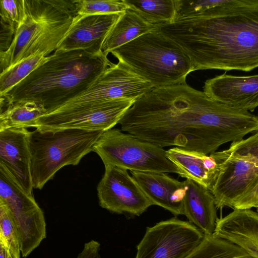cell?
<instances>
[{
	"mask_svg": "<svg viewBox=\"0 0 258 258\" xmlns=\"http://www.w3.org/2000/svg\"><path fill=\"white\" fill-rule=\"evenodd\" d=\"M257 206L258 179L235 204L233 209H251Z\"/></svg>",
	"mask_w": 258,
	"mask_h": 258,
	"instance_id": "f1b7e54d",
	"label": "cell"
},
{
	"mask_svg": "<svg viewBox=\"0 0 258 258\" xmlns=\"http://www.w3.org/2000/svg\"><path fill=\"white\" fill-rule=\"evenodd\" d=\"M167 158L179 170L178 175L212 189L219 171L213 153L209 155L173 147L166 151Z\"/></svg>",
	"mask_w": 258,
	"mask_h": 258,
	"instance_id": "ffe728a7",
	"label": "cell"
},
{
	"mask_svg": "<svg viewBox=\"0 0 258 258\" xmlns=\"http://www.w3.org/2000/svg\"><path fill=\"white\" fill-rule=\"evenodd\" d=\"M111 63L103 52L93 54L77 49L55 51L4 97L9 105L31 101L47 111L85 91Z\"/></svg>",
	"mask_w": 258,
	"mask_h": 258,
	"instance_id": "3957f363",
	"label": "cell"
},
{
	"mask_svg": "<svg viewBox=\"0 0 258 258\" xmlns=\"http://www.w3.org/2000/svg\"><path fill=\"white\" fill-rule=\"evenodd\" d=\"M0 241L12 254L20 258V246L15 222L7 206L0 201Z\"/></svg>",
	"mask_w": 258,
	"mask_h": 258,
	"instance_id": "484cf974",
	"label": "cell"
},
{
	"mask_svg": "<svg viewBox=\"0 0 258 258\" xmlns=\"http://www.w3.org/2000/svg\"><path fill=\"white\" fill-rule=\"evenodd\" d=\"M36 53L9 67L0 75V96L5 95L20 83L47 58Z\"/></svg>",
	"mask_w": 258,
	"mask_h": 258,
	"instance_id": "d4e9b609",
	"label": "cell"
},
{
	"mask_svg": "<svg viewBox=\"0 0 258 258\" xmlns=\"http://www.w3.org/2000/svg\"><path fill=\"white\" fill-rule=\"evenodd\" d=\"M203 90L212 99L236 109L252 112L258 107V75L223 74L207 80Z\"/></svg>",
	"mask_w": 258,
	"mask_h": 258,
	"instance_id": "9a60e30c",
	"label": "cell"
},
{
	"mask_svg": "<svg viewBox=\"0 0 258 258\" xmlns=\"http://www.w3.org/2000/svg\"><path fill=\"white\" fill-rule=\"evenodd\" d=\"M131 173L152 205L160 206L175 216L183 215L184 181L163 172L131 171Z\"/></svg>",
	"mask_w": 258,
	"mask_h": 258,
	"instance_id": "e0dca14e",
	"label": "cell"
},
{
	"mask_svg": "<svg viewBox=\"0 0 258 258\" xmlns=\"http://www.w3.org/2000/svg\"><path fill=\"white\" fill-rule=\"evenodd\" d=\"M184 258H252L238 246L214 235H205L201 243Z\"/></svg>",
	"mask_w": 258,
	"mask_h": 258,
	"instance_id": "cb8c5ba5",
	"label": "cell"
},
{
	"mask_svg": "<svg viewBox=\"0 0 258 258\" xmlns=\"http://www.w3.org/2000/svg\"><path fill=\"white\" fill-rule=\"evenodd\" d=\"M92 151L98 154L104 166L110 165L135 171L178 174L179 172L163 148L117 128L103 132Z\"/></svg>",
	"mask_w": 258,
	"mask_h": 258,
	"instance_id": "ba28073f",
	"label": "cell"
},
{
	"mask_svg": "<svg viewBox=\"0 0 258 258\" xmlns=\"http://www.w3.org/2000/svg\"><path fill=\"white\" fill-rule=\"evenodd\" d=\"M46 112L43 105L35 102H15L0 113V131L32 127L35 121Z\"/></svg>",
	"mask_w": 258,
	"mask_h": 258,
	"instance_id": "603a6c76",
	"label": "cell"
},
{
	"mask_svg": "<svg viewBox=\"0 0 258 258\" xmlns=\"http://www.w3.org/2000/svg\"><path fill=\"white\" fill-rule=\"evenodd\" d=\"M9 258H19L17 257L16 256L14 255V254H12L11 253L9 252Z\"/></svg>",
	"mask_w": 258,
	"mask_h": 258,
	"instance_id": "d6a6232c",
	"label": "cell"
},
{
	"mask_svg": "<svg viewBox=\"0 0 258 258\" xmlns=\"http://www.w3.org/2000/svg\"><path fill=\"white\" fill-rule=\"evenodd\" d=\"M157 30V26L145 20L134 11L128 9L108 33L102 51L107 56L110 52L146 33Z\"/></svg>",
	"mask_w": 258,
	"mask_h": 258,
	"instance_id": "44dd1931",
	"label": "cell"
},
{
	"mask_svg": "<svg viewBox=\"0 0 258 258\" xmlns=\"http://www.w3.org/2000/svg\"><path fill=\"white\" fill-rule=\"evenodd\" d=\"M103 131L63 129L30 132V170L33 188L41 189L66 165H77L93 151Z\"/></svg>",
	"mask_w": 258,
	"mask_h": 258,
	"instance_id": "8992f818",
	"label": "cell"
},
{
	"mask_svg": "<svg viewBox=\"0 0 258 258\" xmlns=\"http://www.w3.org/2000/svg\"><path fill=\"white\" fill-rule=\"evenodd\" d=\"M16 29L1 21V50L5 51L9 48L13 40Z\"/></svg>",
	"mask_w": 258,
	"mask_h": 258,
	"instance_id": "f546056e",
	"label": "cell"
},
{
	"mask_svg": "<svg viewBox=\"0 0 258 258\" xmlns=\"http://www.w3.org/2000/svg\"><path fill=\"white\" fill-rule=\"evenodd\" d=\"M104 175L97 186L100 206L117 214L140 216L152 203L127 170L105 166Z\"/></svg>",
	"mask_w": 258,
	"mask_h": 258,
	"instance_id": "4fadbf2b",
	"label": "cell"
},
{
	"mask_svg": "<svg viewBox=\"0 0 258 258\" xmlns=\"http://www.w3.org/2000/svg\"><path fill=\"white\" fill-rule=\"evenodd\" d=\"M213 235L241 248L252 258H258V213L236 209L218 218Z\"/></svg>",
	"mask_w": 258,
	"mask_h": 258,
	"instance_id": "ac0fdd59",
	"label": "cell"
},
{
	"mask_svg": "<svg viewBox=\"0 0 258 258\" xmlns=\"http://www.w3.org/2000/svg\"><path fill=\"white\" fill-rule=\"evenodd\" d=\"M256 210H257V212L258 213V206L256 207Z\"/></svg>",
	"mask_w": 258,
	"mask_h": 258,
	"instance_id": "836d02e7",
	"label": "cell"
},
{
	"mask_svg": "<svg viewBox=\"0 0 258 258\" xmlns=\"http://www.w3.org/2000/svg\"><path fill=\"white\" fill-rule=\"evenodd\" d=\"M9 252L6 245L0 241V258H9Z\"/></svg>",
	"mask_w": 258,
	"mask_h": 258,
	"instance_id": "1f68e13d",
	"label": "cell"
},
{
	"mask_svg": "<svg viewBox=\"0 0 258 258\" xmlns=\"http://www.w3.org/2000/svg\"><path fill=\"white\" fill-rule=\"evenodd\" d=\"M157 27L186 52L194 71L258 68V0H228L208 17Z\"/></svg>",
	"mask_w": 258,
	"mask_h": 258,
	"instance_id": "7a4b0ae2",
	"label": "cell"
},
{
	"mask_svg": "<svg viewBox=\"0 0 258 258\" xmlns=\"http://www.w3.org/2000/svg\"><path fill=\"white\" fill-rule=\"evenodd\" d=\"M128 9L157 26L174 22L177 0H124Z\"/></svg>",
	"mask_w": 258,
	"mask_h": 258,
	"instance_id": "7402d4cb",
	"label": "cell"
},
{
	"mask_svg": "<svg viewBox=\"0 0 258 258\" xmlns=\"http://www.w3.org/2000/svg\"><path fill=\"white\" fill-rule=\"evenodd\" d=\"M110 53L154 88L185 83L187 76L194 71L191 59L183 49L157 30L143 34Z\"/></svg>",
	"mask_w": 258,
	"mask_h": 258,
	"instance_id": "5b68a950",
	"label": "cell"
},
{
	"mask_svg": "<svg viewBox=\"0 0 258 258\" xmlns=\"http://www.w3.org/2000/svg\"><path fill=\"white\" fill-rule=\"evenodd\" d=\"M100 249V243L92 240L85 244L82 251L77 258H101Z\"/></svg>",
	"mask_w": 258,
	"mask_h": 258,
	"instance_id": "4dcf8cb0",
	"label": "cell"
},
{
	"mask_svg": "<svg viewBox=\"0 0 258 258\" xmlns=\"http://www.w3.org/2000/svg\"><path fill=\"white\" fill-rule=\"evenodd\" d=\"M135 101L115 99L92 106H81L47 111L32 127L40 131L79 129L106 131L111 129Z\"/></svg>",
	"mask_w": 258,
	"mask_h": 258,
	"instance_id": "30bf717a",
	"label": "cell"
},
{
	"mask_svg": "<svg viewBox=\"0 0 258 258\" xmlns=\"http://www.w3.org/2000/svg\"><path fill=\"white\" fill-rule=\"evenodd\" d=\"M204 234L193 224L176 218L147 228L135 258H184L201 243Z\"/></svg>",
	"mask_w": 258,
	"mask_h": 258,
	"instance_id": "8fae6325",
	"label": "cell"
},
{
	"mask_svg": "<svg viewBox=\"0 0 258 258\" xmlns=\"http://www.w3.org/2000/svg\"><path fill=\"white\" fill-rule=\"evenodd\" d=\"M122 14H78L55 51L82 49L93 54L102 52L108 33Z\"/></svg>",
	"mask_w": 258,
	"mask_h": 258,
	"instance_id": "5bb4252c",
	"label": "cell"
},
{
	"mask_svg": "<svg viewBox=\"0 0 258 258\" xmlns=\"http://www.w3.org/2000/svg\"><path fill=\"white\" fill-rule=\"evenodd\" d=\"M24 16L9 48L0 52L1 73L36 53L56 50L78 13L75 0H23Z\"/></svg>",
	"mask_w": 258,
	"mask_h": 258,
	"instance_id": "277c9868",
	"label": "cell"
},
{
	"mask_svg": "<svg viewBox=\"0 0 258 258\" xmlns=\"http://www.w3.org/2000/svg\"><path fill=\"white\" fill-rule=\"evenodd\" d=\"M1 21L16 29L24 16L23 0H1Z\"/></svg>",
	"mask_w": 258,
	"mask_h": 258,
	"instance_id": "83f0119b",
	"label": "cell"
},
{
	"mask_svg": "<svg viewBox=\"0 0 258 258\" xmlns=\"http://www.w3.org/2000/svg\"><path fill=\"white\" fill-rule=\"evenodd\" d=\"M30 131L26 128L0 131V163L28 195L33 196L30 170Z\"/></svg>",
	"mask_w": 258,
	"mask_h": 258,
	"instance_id": "2e32d148",
	"label": "cell"
},
{
	"mask_svg": "<svg viewBox=\"0 0 258 258\" xmlns=\"http://www.w3.org/2000/svg\"><path fill=\"white\" fill-rule=\"evenodd\" d=\"M78 14L123 13L128 9L124 0H75Z\"/></svg>",
	"mask_w": 258,
	"mask_h": 258,
	"instance_id": "4316f807",
	"label": "cell"
},
{
	"mask_svg": "<svg viewBox=\"0 0 258 258\" xmlns=\"http://www.w3.org/2000/svg\"><path fill=\"white\" fill-rule=\"evenodd\" d=\"M0 201L9 208L17 229L21 254L29 255L46 237L43 211L0 163Z\"/></svg>",
	"mask_w": 258,
	"mask_h": 258,
	"instance_id": "9c48e42d",
	"label": "cell"
},
{
	"mask_svg": "<svg viewBox=\"0 0 258 258\" xmlns=\"http://www.w3.org/2000/svg\"><path fill=\"white\" fill-rule=\"evenodd\" d=\"M153 88L150 83L118 61L109 66L83 93L53 109L95 106L120 99L136 101Z\"/></svg>",
	"mask_w": 258,
	"mask_h": 258,
	"instance_id": "7c38bea8",
	"label": "cell"
},
{
	"mask_svg": "<svg viewBox=\"0 0 258 258\" xmlns=\"http://www.w3.org/2000/svg\"><path fill=\"white\" fill-rule=\"evenodd\" d=\"M183 201V215L205 235H213L218 217L215 198L208 188L186 179Z\"/></svg>",
	"mask_w": 258,
	"mask_h": 258,
	"instance_id": "d6986e66",
	"label": "cell"
},
{
	"mask_svg": "<svg viewBox=\"0 0 258 258\" xmlns=\"http://www.w3.org/2000/svg\"><path fill=\"white\" fill-rule=\"evenodd\" d=\"M219 171L211 191L217 208L233 209L258 179V131L213 153Z\"/></svg>",
	"mask_w": 258,
	"mask_h": 258,
	"instance_id": "52a82bcc",
	"label": "cell"
},
{
	"mask_svg": "<svg viewBox=\"0 0 258 258\" xmlns=\"http://www.w3.org/2000/svg\"><path fill=\"white\" fill-rule=\"evenodd\" d=\"M121 130L161 148L209 155L258 131V115L215 101L186 83L154 88L118 123Z\"/></svg>",
	"mask_w": 258,
	"mask_h": 258,
	"instance_id": "6da1fadb",
	"label": "cell"
}]
</instances>
